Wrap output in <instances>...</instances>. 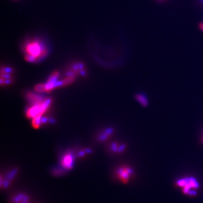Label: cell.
Segmentation results:
<instances>
[{"label": "cell", "mask_w": 203, "mask_h": 203, "mask_svg": "<svg viewBox=\"0 0 203 203\" xmlns=\"http://www.w3.org/2000/svg\"><path fill=\"white\" fill-rule=\"evenodd\" d=\"M25 59L30 62H37L45 57L47 55V50L39 41H28L24 46Z\"/></svg>", "instance_id": "cell-1"}, {"label": "cell", "mask_w": 203, "mask_h": 203, "mask_svg": "<svg viewBox=\"0 0 203 203\" xmlns=\"http://www.w3.org/2000/svg\"><path fill=\"white\" fill-rule=\"evenodd\" d=\"M177 185L182 188L183 193L189 195H196L195 190L199 188V183L195 178L193 177L179 179L177 181Z\"/></svg>", "instance_id": "cell-2"}, {"label": "cell", "mask_w": 203, "mask_h": 203, "mask_svg": "<svg viewBox=\"0 0 203 203\" xmlns=\"http://www.w3.org/2000/svg\"><path fill=\"white\" fill-rule=\"evenodd\" d=\"M132 169L127 166H122L118 168L117 171V177L122 182L127 183L133 174Z\"/></svg>", "instance_id": "cell-3"}, {"label": "cell", "mask_w": 203, "mask_h": 203, "mask_svg": "<svg viewBox=\"0 0 203 203\" xmlns=\"http://www.w3.org/2000/svg\"><path fill=\"white\" fill-rule=\"evenodd\" d=\"M73 162H74V157L72 154L70 152L65 153L61 160L62 165L63 166V168L66 169H71L73 166Z\"/></svg>", "instance_id": "cell-4"}, {"label": "cell", "mask_w": 203, "mask_h": 203, "mask_svg": "<svg viewBox=\"0 0 203 203\" xmlns=\"http://www.w3.org/2000/svg\"><path fill=\"white\" fill-rule=\"evenodd\" d=\"M27 99L30 102L31 105L41 104L46 99L43 96L41 95L36 94L33 93H28L27 95Z\"/></svg>", "instance_id": "cell-5"}, {"label": "cell", "mask_w": 203, "mask_h": 203, "mask_svg": "<svg viewBox=\"0 0 203 203\" xmlns=\"http://www.w3.org/2000/svg\"><path fill=\"white\" fill-rule=\"evenodd\" d=\"M135 99L143 107H146L149 105L148 99L147 98L145 95L143 94L140 93L135 95Z\"/></svg>", "instance_id": "cell-6"}, {"label": "cell", "mask_w": 203, "mask_h": 203, "mask_svg": "<svg viewBox=\"0 0 203 203\" xmlns=\"http://www.w3.org/2000/svg\"><path fill=\"white\" fill-rule=\"evenodd\" d=\"M199 27L200 29L203 32V22L200 23L199 24Z\"/></svg>", "instance_id": "cell-7"}, {"label": "cell", "mask_w": 203, "mask_h": 203, "mask_svg": "<svg viewBox=\"0 0 203 203\" xmlns=\"http://www.w3.org/2000/svg\"><path fill=\"white\" fill-rule=\"evenodd\" d=\"M156 1H157V2H164V1H166V0H156Z\"/></svg>", "instance_id": "cell-8"}, {"label": "cell", "mask_w": 203, "mask_h": 203, "mask_svg": "<svg viewBox=\"0 0 203 203\" xmlns=\"http://www.w3.org/2000/svg\"><path fill=\"white\" fill-rule=\"evenodd\" d=\"M200 1L201 2V3H203V0H200Z\"/></svg>", "instance_id": "cell-9"}, {"label": "cell", "mask_w": 203, "mask_h": 203, "mask_svg": "<svg viewBox=\"0 0 203 203\" xmlns=\"http://www.w3.org/2000/svg\"></svg>", "instance_id": "cell-10"}]
</instances>
